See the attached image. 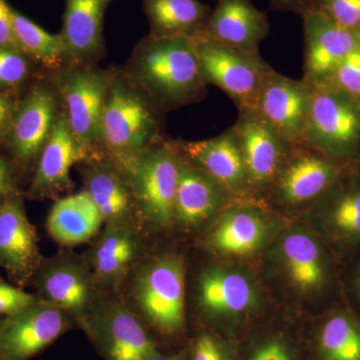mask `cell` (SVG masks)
<instances>
[{"label":"cell","mask_w":360,"mask_h":360,"mask_svg":"<svg viewBox=\"0 0 360 360\" xmlns=\"http://www.w3.org/2000/svg\"><path fill=\"white\" fill-rule=\"evenodd\" d=\"M39 298L0 281V316L9 317L39 302Z\"/></svg>","instance_id":"cell-38"},{"label":"cell","mask_w":360,"mask_h":360,"mask_svg":"<svg viewBox=\"0 0 360 360\" xmlns=\"http://www.w3.org/2000/svg\"><path fill=\"white\" fill-rule=\"evenodd\" d=\"M180 155L214 179L236 200H255L250 193L238 135L233 127L203 141H174Z\"/></svg>","instance_id":"cell-20"},{"label":"cell","mask_w":360,"mask_h":360,"mask_svg":"<svg viewBox=\"0 0 360 360\" xmlns=\"http://www.w3.org/2000/svg\"><path fill=\"white\" fill-rule=\"evenodd\" d=\"M194 39L205 84L225 92L238 112H255L260 87L272 70L259 51H245L202 37Z\"/></svg>","instance_id":"cell-13"},{"label":"cell","mask_w":360,"mask_h":360,"mask_svg":"<svg viewBox=\"0 0 360 360\" xmlns=\"http://www.w3.org/2000/svg\"><path fill=\"white\" fill-rule=\"evenodd\" d=\"M79 165L84 189L101 212L104 224H134L141 227L129 179L117 163L101 153Z\"/></svg>","instance_id":"cell-23"},{"label":"cell","mask_w":360,"mask_h":360,"mask_svg":"<svg viewBox=\"0 0 360 360\" xmlns=\"http://www.w3.org/2000/svg\"><path fill=\"white\" fill-rule=\"evenodd\" d=\"M37 272L39 300L63 310L79 326L101 295L84 257L60 251L40 262Z\"/></svg>","instance_id":"cell-14"},{"label":"cell","mask_w":360,"mask_h":360,"mask_svg":"<svg viewBox=\"0 0 360 360\" xmlns=\"http://www.w3.org/2000/svg\"><path fill=\"white\" fill-rule=\"evenodd\" d=\"M110 158L129 179L142 229L155 233L174 229L181 158L175 141L165 139L141 153Z\"/></svg>","instance_id":"cell-6"},{"label":"cell","mask_w":360,"mask_h":360,"mask_svg":"<svg viewBox=\"0 0 360 360\" xmlns=\"http://www.w3.org/2000/svg\"><path fill=\"white\" fill-rule=\"evenodd\" d=\"M255 265L277 307L300 319L343 300L340 262L302 220H288Z\"/></svg>","instance_id":"cell-1"},{"label":"cell","mask_w":360,"mask_h":360,"mask_svg":"<svg viewBox=\"0 0 360 360\" xmlns=\"http://www.w3.org/2000/svg\"><path fill=\"white\" fill-rule=\"evenodd\" d=\"M49 75L58 87L63 112L78 143L90 158L103 153L101 123L112 70L96 65H65Z\"/></svg>","instance_id":"cell-11"},{"label":"cell","mask_w":360,"mask_h":360,"mask_svg":"<svg viewBox=\"0 0 360 360\" xmlns=\"http://www.w3.org/2000/svg\"><path fill=\"white\" fill-rule=\"evenodd\" d=\"M30 61L20 49L0 47V89L9 92L22 86L32 71Z\"/></svg>","instance_id":"cell-34"},{"label":"cell","mask_w":360,"mask_h":360,"mask_svg":"<svg viewBox=\"0 0 360 360\" xmlns=\"http://www.w3.org/2000/svg\"><path fill=\"white\" fill-rule=\"evenodd\" d=\"M350 162L335 160L305 144H295L265 194L264 202L284 219H298Z\"/></svg>","instance_id":"cell-8"},{"label":"cell","mask_w":360,"mask_h":360,"mask_svg":"<svg viewBox=\"0 0 360 360\" xmlns=\"http://www.w3.org/2000/svg\"><path fill=\"white\" fill-rule=\"evenodd\" d=\"M149 35L195 37L205 28L212 8L200 0H142Z\"/></svg>","instance_id":"cell-31"},{"label":"cell","mask_w":360,"mask_h":360,"mask_svg":"<svg viewBox=\"0 0 360 360\" xmlns=\"http://www.w3.org/2000/svg\"><path fill=\"white\" fill-rule=\"evenodd\" d=\"M302 18L304 34L302 78L310 84H322L360 44V32L338 25L315 9H307Z\"/></svg>","instance_id":"cell-21"},{"label":"cell","mask_w":360,"mask_h":360,"mask_svg":"<svg viewBox=\"0 0 360 360\" xmlns=\"http://www.w3.org/2000/svg\"><path fill=\"white\" fill-rule=\"evenodd\" d=\"M360 103V44L347 54L324 84Z\"/></svg>","instance_id":"cell-35"},{"label":"cell","mask_w":360,"mask_h":360,"mask_svg":"<svg viewBox=\"0 0 360 360\" xmlns=\"http://www.w3.org/2000/svg\"><path fill=\"white\" fill-rule=\"evenodd\" d=\"M269 34L266 15L250 0H217L205 28L196 37L258 51L259 44Z\"/></svg>","instance_id":"cell-28"},{"label":"cell","mask_w":360,"mask_h":360,"mask_svg":"<svg viewBox=\"0 0 360 360\" xmlns=\"http://www.w3.org/2000/svg\"><path fill=\"white\" fill-rule=\"evenodd\" d=\"M129 307L160 345L186 338V262L174 251L142 258L130 271Z\"/></svg>","instance_id":"cell-4"},{"label":"cell","mask_w":360,"mask_h":360,"mask_svg":"<svg viewBox=\"0 0 360 360\" xmlns=\"http://www.w3.org/2000/svg\"><path fill=\"white\" fill-rule=\"evenodd\" d=\"M328 245L341 264L360 248V158L298 219Z\"/></svg>","instance_id":"cell-10"},{"label":"cell","mask_w":360,"mask_h":360,"mask_svg":"<svg viewBox=\"0 0 360 360\" xmlns=\"http://www.w3.org/2000/svg\"><path fill=\"white\" fill-rule=\"evenodd\" d=\"M90 155L78 143L68 118L61 111L37 158L30 193L35 198H54L71 186L70 170L89 160Z\"/></svg>","instance_id":"cell-26"},{"label":"cell","mask_w":360,"mask_h":360,"mask_svg":"<svg viewBox=\"0 0 360 360\" xmlns=\"http://www.w3.org/2000/svg\"><path fill=\"white\" fill-rule=\"evenodd\" d=\"M311 90V84L303 78L293 79L272 70L260 87L255 112L291 144H300Z\"/></svg>","instance_id":"cell-19"},{"label":"cell","mask_w":360,"mask_h":360,"mask_svg":"<svg viewBox=\"0 0 360 360\" xmlns=\"http://www.w3.org/2000/svg\"><path fill=\"white\" fill-rule=\"evenodd\" d=\"M302 144L342 161L360 158V103L326 84H311Z\"/></svg>","instance_id":"cell-12"},{"label":"cell","mask_w":360,"mask_h":360,"mask_svg":"<svg viewBox=\"0 0 360 360\" xmlns=\"http://www.w3.org/2000/svg\"><path fill=\"white\" fill-rule=\"evenodd\" d=\"M18 195L11 175V167L6 161L0 158V201Z\"/></svg>","instance_id":"cell-41"},{"label":"cell","mask_w":360,"mask_h":360,"mask_svg":"<svg viewBox=\"0 0 360 360\" xmlns=\"http://www.w3.org/2000/svg\"><path fill=\"white\" fill-rule=\"evenodd\" d=\"M112 0H66L60 35L65 65H96L105 53L103 20Z\"/></svg>","instance_id":"cell-27"},{"label":"cell","mask_w":360,"mask_h":360,"mask_svg":"<svg viewBox=\"0 0 360 360\" xmlns=\"http://www.w3.org/2000/svg\"><path fill=\"white\" fill-rule=\"evenodd\" d=\"M187 347L189 360H236L234 343L207 329L198 328Z\"/></svg>","instance_id":"cell-33"},{"label":"cell","mask_w":360,"mask_h":360,"mask_svg":"<svg viewBox=\"0 0 360 360\" xmlns=\"http://www.w3.org/2000/svg\"><path fill=\"white\" fill-rule=\"evenodd\" d=\"M0 262L23 281L41 262L37 232L18 195L0 201Z\"/></svg>","instance_id":"cell-29"},{"label":"cell","mask_w":360,"mask_h":360,"mask_svg":"<svg viewBox=\"0 0 360 360\" xmlns=\"http://www.w3.org/2000/svg\"><path fill=\"white\" fill-rule=\"evenodd\" d=\"M142 229L134 224H105L85 255L99 290H116L144 257Z\"/></svg>","instance_id":"cell-18"},{"label":"cell","mask_w":360,"mask_h":360,"mask_svg":"<svg viewBox=\"0 0 360 360\" xmlns=\"http://www.w3.org/2000/svg\"><path fill=\"white\" fill-rule=\"evenodd\" d=\"M274 11L297 14L300 18L309 8L307 0H269Z\"/></svg>","instance_id":"cell-42"},{"label":"cell","mask_w":360,"mask_h":360,"mask_svg":"<svg viewBox=\"0 0 360 360\" xmlns=\"http://www.w3.org/2000/svg\"><path fill=\"white\" fill-rule=\"evenodd\" d=\"M75 323L63 310L39 300L2 319L0 360H30L65 335Z\"/></svg>","instance_id":"cell-16"},{"label":"cell","mask_w":360,"mask_h":360,"mask_svg":"<svg viewBox=\"0 0 360 360\" xmlns=\"http://www.w3.org/2000/svg\"><path fill=\"white\" fill-rule=\"evenodd\" d=\"M309 360H360V316L345 302L302 319Z\"/></svg>","instance_id":"cell-22"},{"label":"cell","mask_w":360,"mask_h":360,"mask_svg":"<svg viewBox=\"0 0 360 360\" xmlns=\"http://www.w3.org/2000/svg\"><path fill=\"white\" fill-rule=\"evenodd\" d=\"M99 295L78 328L103 360H160V347L122 296Z\"/></svg>","instance_id":"cell-9"},{"label":"cell","mask_w":360,"mask_h":360,"mask_svg":"<svg viewBox=\"0 0 360 360\" xmlns=\"http://www.w3.org/2000/svg\"><path fill=\"white\" fill-rule=\"evenodd\" d=\"M61 111L58 87L47 73L18 104L7 135L11 151L18 160L30 162L39 158Z\"/></svg>","instance_id":"cell-17"},{"label":"cell","mask_w":360,"mask_h":360,"mask_svg":"<svg viewBox=\"0 0 360 360\" xmlns=\"http://www.w3.org/2000/svg\"><path fill=\"white\" fill-rule=\"evenodd\" d=\"M2 319H0V326H1Z\"/></svg>","instance_id":"cell-44"},{"label":"cell","mask_w":360,"mask_h":360,"mask_svg":"<svg viewBox=\"0 0 360 360\" xmlns=\"http://www.w3.org/2000/svg\"><path fill=\"white\" fill-rule=\"evenodd\" d=\"M0 47H11L20 51L11 23V7L7 6L4 0H0Z\"/></svg>","instance_id":"cell-40"},{"label":"cell","mask_w":360,"mask_h":360,"mask_svg":"<svg viewBox=\"0 0 360 360\" xmlns=\"http://www.w3.org/2000/svg\"><path fill=\"white\" fill-rule=\"evenodd\" d=\"M18 106L9 92L0 89V141L7 139Z\"/></svg>","instance_id":"cell-39"},{"label":"cell","mask_w":360,"mask_h":360,"mask_svg":"<svg viewBox=\"0 0 360 360\" xmlns=\"http://www.w3.org/2000/svg\"><path fill=\"white\" fill-rule=\"evenodd\" d=\"M103 224L101 213L85 189L56 201L46 221L51 238L65 248L91 240Z\"/></svg>","instance_id":"cell-30"},{"label":"cell","mask_w":360,"mask_h":360,"mask_svg":"<svg viewBox=\"0 0 360 360\" xmlns=\"http://www.w3.org/2000/svg\"><path fill=\"white\" fill-rule=\"evenodd\" d=\"M11 23L18 46L33 63L54 72L65 65L60 35L52 34L11 8Z\"/></svg>","instance_id":"cell-32"},{"label":"cell","mask_w":360,"mask_h":360,"mask_svg":"<svg viewBox=\"0 0 360 360\" xmlns=\"http://www.w3.org/2000/svg\"><path fill=\"white\" fill-rule=\"evenodd\" d=\"M122 70L167 112L200 103L207 94L194 37L148 34Z\"/></svg>","instance_id":"cell-3"},{"label":"cell","mask_w":360,"mask_h":360,"mask_svg":"<svg viewBox=\"0 0 360 360\" xmlns=\"http://www.w3.org/2000/svg\"><path fill=\"white\" fill-rule=\"evenodd\" d=\"M288 220L264 201L234 200L205 227L200 248L212 258L255 264Z\"/></svg>","instance_id":"cell-7"},{"label":"cell","mask_w":360,"mask_h":360,"mask_svg":"<svg viewBox=\"0 0 360 360\" xmlns=\"http://www.w3.org/2000/svg\"><path fill=\"white\" fill-rule=\"evenodd\" d=\"M236 360H309L302 319L278 309L234 343Z\"/></svg>","instance_id":"cell-25"},{"label":"cell","mask_w":360,"mask_h":360,"mask_svg":"<svg viewBox=\"0 0 360 360\" xmlns=\"http://www.w3.org/2000/svg\"><path fill=\"white\" fill-rule=\"evenodd\" d=\"M194 288L200 328L232 343L281 309L255 265L248 262L213 258L201 269Z\"/></svg>","instance_id":"cell-2"},{"label":"cell","mask_w":360,"mask_h":360,"mask_svg":"<svg viewBox=\"0 0 360 360\" xmlns=\"http://www.w3.org/2000/svg\"><path fill=\"white\" fill-rule=\"evenodd\" d=\"M232 127L238 135L250 193L255 200L264 201L293 144L257 112H238Z\"/></svg>","instance_id":"cell-15"},{"label":"cell","mask_w":360,"mask_h":360,"mask_svg":"<svg viewBox=\"0 0 360 360\" xmlns=\"http://www.w3.org/2000/svg\"><path fill=\"white\" fill-rule=\"evenodd\" d=\"M343 302L360 316V248L340 264Z\"/></svg>","instance_id":"cell-37"},{"label":"cell","mask_w":360,"mask_h":360,"mask_svg":"<svg viewBox=\"0 0 360 360\" xmlns=\"http://www.w3.org/2000/svg\"><path fill=\"white\" fill-rule=\"evenodd\" d=\"M234 200H238L181 155L175 196V229L193 232L206 227Z\"/></svg>","instance_id":"cell-24"},{"label":"cell","mask_w":360,"mask_h":360,"mask_svg":"<svg viewBox=\"0 0 360 360\" xmlns=\"http://www.w3.org/2000/svg\"><path fill=\"white\" fill-rule=\"evenodd\" d=\"M165 113L122 68L112 70L101 123V146L110 156L141 153L165 141Z\"/></svg>","instance_id":"cell-5"},{"label":"cell","mask_w":360,"mask_h":360,"mask_svg":"<svg viewBox=\"0 0 360 360\" xmlns=\"http://www.w3.org/2000/svg\"><path fill=\"white\" fill-rule=\"evenodd\" d=\"M307 2L309 8L321 11L347 30L360 32V0H307Z\"/></svg>","instance_id":"cell-36"},{"label":"cell","mask_w":360,"mask_h":360,"mask_svg":"<svg viewBox=\"0 0 360 360\" xmlns=\"http://www.w3.org/2000/svg\"><path fill=\"white\" fill-rule=\"evenodd\" d=\"M160 360H189L187 342L184 347L179 348V349L175 350L172 354L161 355Z\"/></svg>","instance_id":"cell-43"}]
</instances>
